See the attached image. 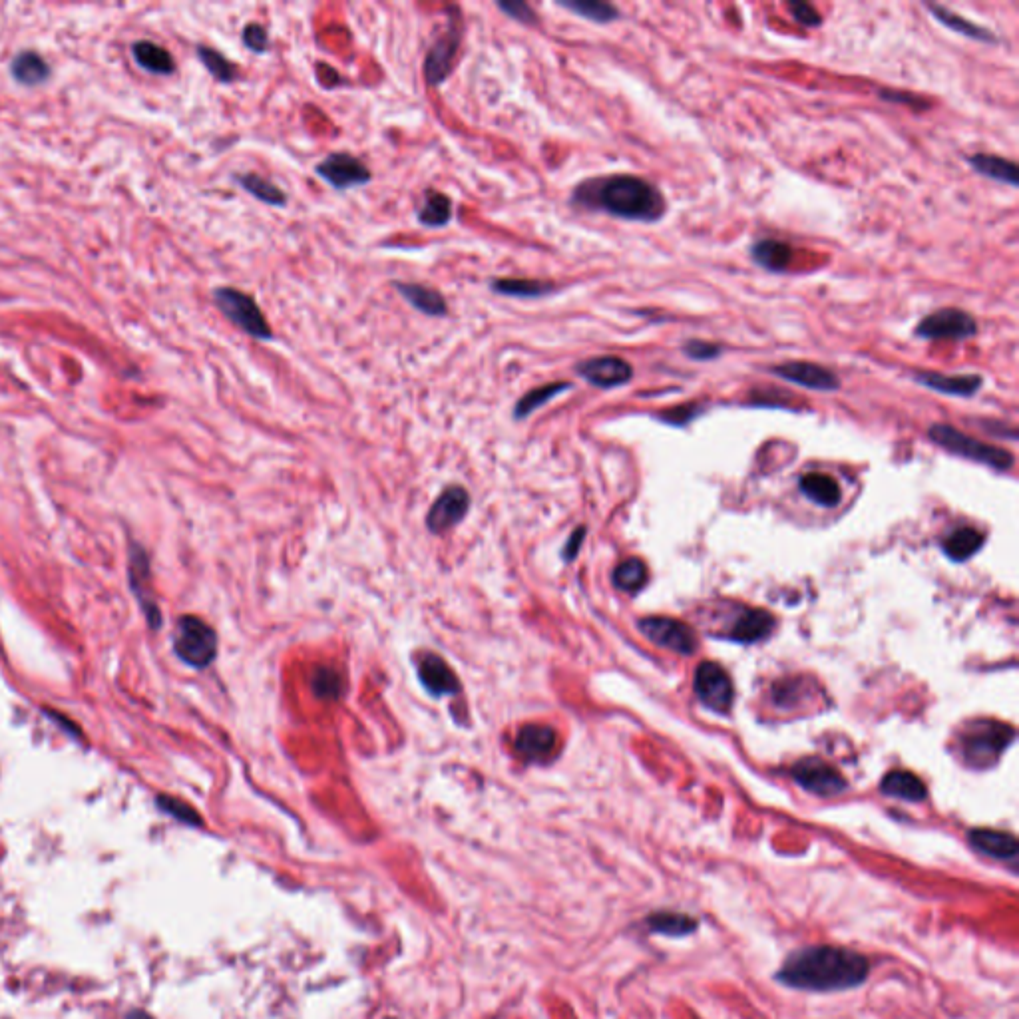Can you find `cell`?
<instances>
[{"instance_id": "23", "label": "cell", "mask_w": 1019, "mask_h": 1019, "mask_svg": "<svg viewBox=\"0 0 1019 1019\" xmlns=\"http://www.w3.org/2000/svg\"><path fill=\"white\" fill-rule=\"evenodd\" d=\"M490 291L496 295L512 297V299H542L556 291L552 281L542 279H518V277H498L490 281Z\"/></svg>"}, {"instance_id": "40", "label": "cell", "mask_w": 1019, "mask_h": 1019, "mask_svg": "<svg viewBox=\"0 0 1019 1019\" xmlns=\"http://www.w3.org/2000/svg\"><path fill=\"white\" fill-rule=\"evenodd\" d=\"M496 6H498L504 14H508L510 18L518 20L520 24H526V26H534V24H538V14H536V10H534L528 2H524V0H500V2H496Z\"/></svg>"}, {"instance_id": "33", "label": "cell", "mask_w": 1019, "mask_h": 1019, "mask_svg": "<svg viewBox=\"0 0 1019 1019\" xmlns=\"http://www.w3.org/2000/svg\"><path fill=\"white\" fill-rule=\"evenodd\" d=\"M984 542L986 538L982 532L974 528H960L944 540V552L954 562H966L984 546Z\"/></svg>"}, {"instance_id": "31", "label": "cell", "mask_w": 1019, "mask_h": 1019, "mask_svg": "<svg viewBox=\"0 0 1019 1019\" xmlns=\"http://www.w3.org/2000/svg\"><path fill=\"white\" fill-rule=\"evenodd\" d=\"M801 490L803 494L813 500L818 506H824V508H832L840 502L842 498V492H840V486L836 484V480L832 476H826V474H807L801 478Z\"/></svg>"}, {"instance_id": "32", "label": "cell", "mask_w": 1019, "mask_h": 1019, "mask_svg": "<svg viewBox=\"0 0 1019 1019\" xmlns=\"http://www.w3.org/2000/svg\"><path fill=\"white\" fill-rule=\"evenodd\" d=\"M647 928L669 938H683L697 930V920L679 912H655L647 918Z\"/></svg>"}, {"instance_id": "41", "label": "cell", "mask_w": 1019, "mask_h": 1019, "mask_svg": "<svg viewBox=\"0 0 1019 1019\" xmlns=\"http://www.w3.org/2000/svg\"><path fill=\"white\" fill-rule=\"evenodd\" d=\"M241 40H243V44H245L251 52H255V54H263V52H267V50H269V44H271V42H269V34H267V30H265L259 22H249V24H245V28H243V32H241Z\"/></svg>"}, {"instance_id": "2", "label": "cell", "mask_w": 1019, "mask_h": 1019, "mask_svg": "<svg viewBox=\"0 0 1019 1019\" xmlns=\"http://www.w3.org/2000/svg\"><path fill=\"white\" fill-rule=\"evenodd\" d=\"M572 205L602 211L617 219L657 223L667 215V200L657 186L631 174L586 180L572 192Z\"/></svg>"}, {"instance_id": "38", "label": "cell", "mask_w": 1019, "mask_h": 1019, "mask_svg": "<svg viewBox=\"0 0 1019 1019\" xmlns=\"http://www.w3.org/2000/svg\"><path fill=\"white\" fill-rule=\"evenodd\" d=\"M313 689H315V695L317 697H323V699H337L341 693H343V681H341V675L333 669H319L315 675H313Z\"/></svg>"}, {"instance_id": "28", "label": "cell", "mask_w": 1019, "mask_h": 1019, "mask_svg": "<svg viewBox=\"0 0 1019 1019\" xmlns=\"http://www.w3.org/2000/svg\"><path fill=\"white\" fill-rule=\"evenodd\" d=\"M10 72L20 84L36 86V84H42L50 76V66L38 52L24 50L12 60Z\"/></svg>"}, {"instance_id": "5", "label": "cell", "mask_w": 1019, "mask_h": 1019, "mask_svg": "<svg viewBox=\"0 0 1019 1019\" xmlns=\"http://www.w3.org/2000/svg\"><path fill=\"white\" fill-rule=\"evenodd\" d=\"M215 307L245 335L257 341H271L273 331L255 299L235 287H217L213 291Z\"/></svg>"}, {"instance_id": "45", "label": "cell", "mask_w": 1019, "mask_h": 1019, "mask_svg": "<svg viewBox=\"0 0 1019 1019\" xmlns=\"http://www.w3.org/2000/svg\"><path fill=\"white\" fill-rule=\"evenodd\" d=\"M162 803H164L162 807H164L166 811H170L172 815L180 816V818H182V820H186V822H194V824H198V822H200L198 815H196L192 809H188L186 805L176 803V801H172V799H162Z\"/></svg>"}, {"instance_id": "8", "label": "cell", "mask_w": 1019, "mask_h": 1019, "mask_svg": "<svg viewBox=\"0 0 1019 1019\" xmlns=\"http://www.w3.org/2000/svg\"><path fill=\"white\" fill-rule=\"evenodd\" d=\"M980 331L978 321L964 309L946 307L926 315L914 329L918 339L926 341H966Z\"/></svg>"}, {"instance_id": "25", "label": "cell", "mask_w": 1019, "mask_h": 1019, "mask_svg": "<svg viewBox=\"0 0 1019 1019\" xmlns=\"http://www.w3.org/2000/svg\"><path fill=\"white\" fill-rule=\"evenodd\" d=\"M880 791L888 797L910 801V803H922L928 797L926 785L914 773H908V771H890L882 779Z\"/></svg>"}, {"instance_id": "21", "label": "cell", "mask_w": 1019, "mask_h": 1019, "mask_svg": "<svg viewBox=\"0 0 1019 1019\" xmlns=\"http://www.w3.org/2000/svg\"><path fill=\"white\" fill-rule=\"evenodd\" d=\"M395 289L412 309L420 311L422 315H428V317H446L448 315L446 299L438 289H432V287L420 285V283H403V281H395Z\"/></svg>"}, {"instance_id": "7", "label": "cell", "mask_w": 1019, "mask_h": 1019, "mask_svg": "<svg viewBox=\"0 0 1019 1019\" xmlns=\"http://www.w3.org/2000/svg\"><path fill=\"white\" fill-rule=\"evenodd\" d=\"M174 649L184 663L204 669L217 655V635L204 619L186 615L178 621Z\"/></svg>"}, {"instance_id": "22", "label": "cell", "mask_w": 1019, "mask_h": 1019, "mask_svg": "<svg viewBox=\"0 0 1019 1019\" xmlns=\"http://www.w3.org/2000/svg\"><path fill=\"white\" fill-rule=\"evenodd\" d=\"M926 8L932 12V16L938 22H942L946 28H950V30L966 36V38H972V40L984 42V44H998L1000 42V38L992 30H988V28H984V26L972 22V20H966L962 14L950 10V8L942 6V4H930L928 2Z\"/></svg>"}, {"instance_id": "14", "label": "cell", "mask_w": 1019, "mask_h": 1019, "mask_svg": "<svg viewBox=\"0 0 1019 1019\" xmlns=\"http://www.w3.org/2000/svg\"><path fill=\"white\" fill-rule=\"evenodd\" d=\"M576 373L584 381H588L592 387L606 389V391L627 385L635 375L633 367L625 359L615 357V355H602V357L586 359L576 365Z\"/></svg>"}, {"instance_id": "12", "label": "cell", "mask_w": 1019, "mask_h": 1019, "mask_svg": "<svg viewBox=\"0 0 1019 1019\" xmlns=\"http://www.w3.org/2000/svg\"><path fill=\"white\" fill-rule=\"evenodd\" d=\"M769 373L777 379L789 381L793 385H799L809 391L818 393H836L842 387L840 377L822 365L809 363V361H791L783 365H775L769 369Z\"/></svg>"}, {"instance_id": "6", "label": "cell", "mask_w": 1019, "mask_h": 1019, "mask_svg": "<svg viewBox=\"0 0 1019 1019\" xmlns=\"http://www.w3.org/2000/svg\"><path fill=\"white\" fill-rule=\"evenodd\" d=\"M464 36V20L458 6H448V26L442 36L436 38L424 58V78L428 86H440L452 74L454 60L458 56Z\"/></svg>"}, {"instance_id": "43", "label": "cell", "mask_w": 1019, "mask_h": 1019, "mask_svg": "<svg viewBox=\"0 0 1019 1019\" xmlns=\"http://www.w3.org/2000/svg\"><path fill=\"white\" fill-rule=\"evenodd\" d=\"M787 8H789L791 16H793L799 24H803V26H807V28H816V26H820V24H822V16H820V12L816 10L813 4H809V2L793 0V2H789V4H787Z\"/></svg>"}, {"instance_id": "16", "label": "cell", "mask_w": 1019, "mask_h": 1019, "mask_svg": "<svg viewBox=\"0 0 1019 1019\" xmlns=\"http://www.w3.org/2000/svg\"><path fill=\"white\" fill-rule=\"evenodd\" d=\"M468 506H470V498L464 488L452 486V488L444 490L428 512V528L434 534L450 530L466 516Z\"/></svg>"}, {"instance_id": "46", "label": "cell", "mask_w": 1019, "mask_h": 1019, "mask_svg": "<svg viewBox=\"0 0 1019 1019\" xmlns=\"http://www.w3.org/2000/svg\"><path fill=\"white\" fill-rule=\"evenodd\" d=\"M584 532H586V530H584V528H580V530H576V534L570 538V542H568V546H566V552H564V556H566L568 560L576 558L578 548H580V544L584 542Z\"/></svg>"}, {"instance_id": "27", "label": "cell", "mask_w": 1019, "mask_h": 1019, "mask_svg": "<svg viewBox=\"0 0 1019 1019\" xmlns=\"http://www.w3.org/2000/svg\"><path fill=\"white\" fill-rule=\"evenodd\" d=\"M132 52L136 62L152 74H172L176 70L174 56L164 46L152 40H138L132 46Z\"/></svg>"}, {"instance_id": "17", "label": "cell", "mask_w": 1019, "mask_h": 1019, "mask_svg": "<svg viewBox=\"0 0 1019 1019\" xmlns=\"http://www.w3.org/2000/svg\"><path fill=\"white\" fill-rule=\"evenodd\" d=\"M558 747V735L546 725H524L516 735V751L534 763L548 761Z\"/></svg>"}, {"instance_id": "13", "label": "cell", "mask_w": 1019, "mask_h": 1019, "mask_svg": "<svg viewBox=\"0 0 1019 1019\" xmlns=\"http://www.w3.org/2000/svg\"><path fill=\"white\" fill-rule=\"evenodd\" d=\"M793 779L818 797H836L846 791V779L818 757H807L793 767Z\"/></svg>"}, {"instance_id": "19", "label": "cell", "mask_w": 1019, "mask_h": 1019, "mask_svg": "<svg viewBox=\"0 0 1019 1019\" xmlns=\"http://www.w3.org/2000/svg\"><path fill=\"white\" fill-rule=\"evenodd\" d=\"M751 259L769 273H785L795 261V249L781 239H759L751 247Z\"/></svg>"}, {"instance_id": "1", "label": "cell", "mask_w": 1019, "mask_h": 1019, "mask_svg": "<svg viewBox=\"0 0 1019 1019\" xmlns=\"http://www.w3.org/2000/svg\"><path fill=\"white\" fill-rule=\"evenodd\" d=\"M870 974V960L840 946H807L793 952L781 966L777 980L795 990L842 992L862 986Z\"/></svg>"}, {"instance_id": "4", "label": "cell", "mask_w": 1019, "mask_h": 1019, "mask_svg": "<svg viewBox=\"0 0 1019 1019\" xmlns=\"http://www.w3.org/2000/svg\"><path fill=\"white\" fill-rule=\"evenodd\" d=\"M1016 731L1006 723L978 721L972 723L962 737L964 757L974 769H988L998 763L1000 755L1014 741Z\"/></svg>"}, {"instance_id": "11", "label": "cell", "mask_w": 1019, "mask_h": 1019, "mask_svg": "<svg viewBox=\"0 0 1019 1019\" xmlns=\"http://www.w3.org/2000/svg\"><path fill=\"white\" fill-rule=\"evenodd\" d=\"M639 629L649 641L679 655H693L697 651L695 631L673 617H645L639 621Z\"/></svg>"}, {"instance_id": "24", "label": "cell", "mask_w": 1019, "mask_h": 1019, "mask_svg": "<svg viewBox=\"0 0 1019 1019\" xmlns=\"http://www.w3.org/2000/svg\"><path fill=\"white\" fill-rule=\"evenodd\" d=\"M775 627V619L763 610H745L731 625L729 639L737 643H755L765 639Z\"/></svg>"}, {"instance_id": "20", "label": "cell", "mask_w": 1019, "mask_h": 1019, "mask_svg": "<svg viewBox=\"0 0 1019 1019\" xmlns=\"http://www.w3.org/2000/svg\"><path fill=\"white\" fill-rule=\"evenodd\" d=\"M968 840L978 852L998 858V860H1012L1018 856V840L1010 832L992 830V828H974V830H970Z\"/></svg>"}, {"instance_id": "34", "label": "cell", "mask_w": 1019, "mask_h": 1019, "mask_svg": "<svg viewBox=\"0 0 1019 1019\" xmlns=\"http://www.w3.org/2000/svg\"><path fill=\"white\" fill-rule=\"evenodd\" d=\"M572 383L568 381H558V383H550V385H542V387H536L532 389L530 393H526L514 407V418L516 420H522V418H528L534 410L548 405L552 399H556L558 395L566 393V391H572Z\"/></svg>"}, {"instance_id": "44", "label": "cell", "mask_w": 1019, "mask_h": 1019, "mask_svg": "<svg viewBox=\"0 0 1019 1019\" xmlns=\"http://www.w3.org/2000/svg\"><path fill=\"white\" fill-rule=\"evenodd\" d=\"M703 407L699 403H689V405H681V407L671 408L663 414H659V418L667 424H675V426H685L687 422H691L695 416L701 414Z\"/></svg>"}, {"instance_id": "36", "label": "cell", "mask_w": 1019, "mask_h": 1019, "mask_svg": "<svg viewBox=\"0 0 1019 1019\" xmlns=\"http://www.w3.org/2000/svg\"><path fill=\"white\" fill-rule=\"evenodd\" d=\"M645 582H647V568H645L643 560H639V558L623 560L613 572L615 588L629 592V594L641 590L645 586Z\"/></svg>"}, {"instance_id": "30", "label": "cell", "mask_w": 1019, "mask_h": 1019, "mask_svg": "<svg viewBox=\"0 0 1019 1019\" xmlns=\"http://www.w3.org/2000/svg\"><path fill=\"white\" fill-rule=\"evenodd\" d=\"M235 182L249 194L253 196L255 200L263 202V204L271 205V207H285L287 205V196L281 188H277L271 180L259 176V174H253V172H247V174H235Z\"/></svg>"}, {"instance_id": "18", "label": "cell", "mask_w": 1019, "mask_h": 1019, "mask_svg": "<svg viewBox=\"0 0 1019 1019\" xmlns=\"http://www.w3.org/2000/svg\"><path fill=\"white\" fill-rule=\"evenodd\" d=\"M418 675L422 685L432 695H456L460 683L448 663L434 653H424L418 663Z\"/></svg>"}, {"instance_id": "35", "label": "cell", "mask_w": 1019, "mask_h": 1019, "mask_svg": "<svg viewBox=\"0 0 1019 1019\" xmlns=\"http://www.w3.org/2000/svg\"><path fill=\"white\" fill-rule=\"evenodd\" d=\"M558 4L582 18L598 22V24H610V22L621 18L619 8L612 2H604V0H560Z\"/></svg>"}, {"instance_id": "29", "label": "cell", "mask_w": 1019, "mask_h": 1019, "mask_svg": "<svg viewBox=\"0 0 1019 1019\" xmlns=\"http://www.w3.org/2000/svg\"><path fill=\"white\" fill-rule=\"evenodd\" d=\"M416 219L424 227H444L452 219V202L446 194L436 190H426L420 209L416 211Z\"/></svg>"}, {"instance_id": "3", "label": "cell", "mask_w": 1019, "mask_h": 1019, "mask_svg": "<svg viewBox=\"0 0 1019 1019\" xmlns=\"http://www.w3.org/2000/svg\"><path fill=\"white\" fill-rule=\"evenodd\" d=\"M928 436L934 444L942 446L944 450H948L956 456L992 466L996 470H1010L1014 466V454L1008 452L1006 448L992 446L988 442L972 438L950 424H934L928 430Z\"/></svg>"}, {"instance_id": "9", "label": "cell", "mask_w": 1019, "mask_h": 1019, "mask_svg": "<svg viewBox=\"0 0 1019 1019\" xmlns=\"http://www.w3.org/2000/svg\"><path fill=\"white\" fill-rule=\"evenodd\" d=\"M695 693L699 701L715 711V713H729L733 707V683L729 673L715 661H703L695 669Z\"/></svg>"}, {"instance_id": "10", "label": "cell", "mask_w": 1019, "mask_h": 1019, "mask_svg": "<svg viewBox=\"0 0 1019 1019\" xmlns=\"http://www.w3.org/2000/svg\"><path fill=\"white\" fill-rule=\"evenodd\" d=\"M317 176L325 180L331 188L337 192H347L351 188L367 186L373 180L371 170L353 154L347 152H335L323 158L317 168Z\"/></svg>"}, {"instance_id": "26", "label": "cell", "mask_w": 1019, "mask_h": 1019, "mask_svg": "<svg viewBox=\"0 0 1019 1019\" xmlns=\"http://www.w3.org/2000/svg\"><path fill=\"white\" fill-rule=\"evenodd\" d=\"M968 164L984 178L1008 184L1012 188L1019 186L1018 166L1008 158L994 154H974L968 158Z\"/></svg>"}, {"instance_id": "39", "label": "cell", "mask_w": 1019, "mask_h": 1019, "mask_svg": "<svg viewBox=\"0 0 1019 1019\" xmlns=\"http://www.w3.org/2000/svg\"><path fill=\"white\" fill-rule=\"evenodd\" d=\"M683 353H685V357H689L691 361L707 363V361H715L717 357H721V355H723V347H721V345H717V343L703 341V339H689V341H685V345H683Z\"/></svg>"}, {"instance_id": "42", "label": "cell", "mask_w": 1019, "mask_h": 1019, "mask_svg": "<svg viewBox=\"0 0 1019 1019\" xmlns=\"http://www.w3.org/2000/svg\"><path fill=\"white\" fill-rule=\"evenodd\" d=\"M799 693H801V681H797V679L779 681L773 687V697L779 707H791V705L799 703L801 701Z\"/></svg>"}, {"instance_id": "37", "label": "cell", "mask_w": 1019, "mask_h": 1019, "mask_svg": "<svg viewBox=\"0 0 1019 1019\" xmlns=\"http://www.w3.org/2000/svg\"><path fill=\"white\" fill-rule=\"evenodd\" d=\"M198 56L200 60L204 62L207 72L223 82V84H229V82H235L239 72H237V66L233 62H229L221 52H217L215 48H209V46H198Z\"/></svg>"}, {"instance_id": "15", "label": "cell", "mask_w": 1019, "mask_h": 1019, "mask_svg": "<svg viewBox=\"0 0 1019 1019\" xmlns=\"http://www.w3.org/2000/svg\"><path fill=\"white\" fill-rule=\"evenodd\" d=\"M912 377L918 385L934 393L962 399H972L984 387L982 375H944L936 371H914Z\"/></svg>"}]
</instances>
